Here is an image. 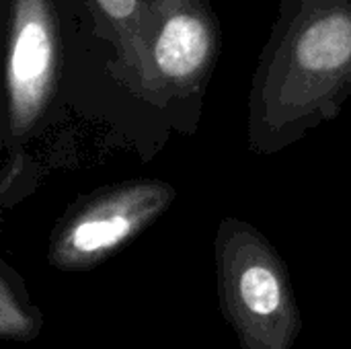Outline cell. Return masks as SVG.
<instances>
[{
  "mask_svg": "<svg viewBox=\"0 0 351 349\" xmlns=\"http://www.w3.org/2000/svg\"><path fill=\"white\" fill-rule=\"evenodd\" d=\"M351 97V0H280L247 101V142L274 156Z\"/></svg>",
  "mask_w": 351,
  "mask_h": 349,
  "instance_id": "obj_1",
  "label": "cell"
},
{
  "mask_svg": "<svg viewBox=\"0 0 351 349\" xmlns=\"http://www.w3.org/2000/svg\"><path fill=\"white\" fill-rule=\"evenodd\" d=\"M220 53L212 0H146L128 99L154 138L197 132Z\"/></svg>",
  "mask_w": 351,
  "mask_h": 349,
  "instance_id": "obj_2",
  "label": "cell"
},
{
  "mask_svg": "<svg viewBox=\"0 0 351 349\" xmlns=\"http://www.w3.org/2000/svg\"><path fill=\"white\" fill-rule=\"evenodd\" d=\"M84 10V0H4L0 132L10 156L8 181L21 169L25 144L56 103Z\"/></svg>",
  "mask_w": 351,
  "mask_h": 349,
  "instance_id": "obj_3",
  "label": "cell"
},
{
  "mask_svg": "<svg viewBox=\"0 0 351 349\" xmlns=\"http://www.w3.org/2000/svg\"><path fill=\"white\" fill-rule=\"evenodd\" d=\"M218 306L241 349H292L302 311L280 251L251 222L220 220L214 237Z\"/></svg>",
  "mask_w": 351,
  "mask_h": 349,
  "instance_id": "obj_4",
  "label": "cell"
},
{
  "mask_svg": "<svg viewBox=\"0 0 351 349\" xmlns=\"http://www.w3.org/2000/svg\"><path fill=\"white\" fill-rule=\"evenodd\" d=\"M177 189L162 179L107 185L76 202L56 224L47 261L58 272H88L150 228L175 202Z\"/></svg>",
  "mask_w": 351,
  "mask_h": 349,
  "instance_id": "obj_5",
  "label": "cell"
},
{
  "mask_svg": "<svg viewBox=\"0 0 351 349\" xmlns=\"http://www.w3.org/2000/svg\"><path fill=\"white\" fill-rule=\"evenodd\" d=\"M95 35L109 47L111 60L107 62V74L121 91L123 99H128V86L132 82L138 47H140V31L146 0H84ZM132 105V103H130Z\"/></svg>",
  "mask_w": 351,
  "mask_h": 349,
  "instance_id": "obj_6",
  "label": "cell"
},
{
  "mask_svg": "<svg viewBox=\"0 0 351 349\" xmlns=\"http://www.w3.org/2000/svg\"><path fill=\"white\" fill-rule=\"evenodd\" d=\"M45 317L23 276L0 259V341L27 344L39 337Z\"/></svg>",
  "mask_w": 351,
  "mask_h": 349,
  "instance_id": "obj_7",
  "label": "cell"
},
{
  "mask_svg": "<svg viewBox=\"0 0 351 349\" xmlns=\"http://www.w3.org/2000/svg\"><path fill=\"white\" fill-rule=\"evenodd\" d=\"M2 8H4V0H0V49H2Z\"/></svg>",
  "mask_w": 351,
  "mask_h": 349,
  "instance_id": "obj_8",
  "label": "cell"
}]
</instances>
